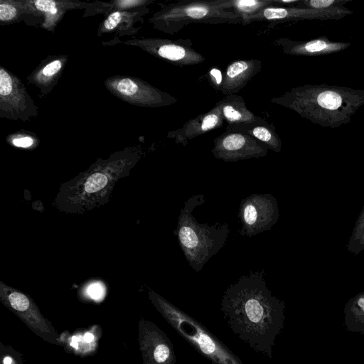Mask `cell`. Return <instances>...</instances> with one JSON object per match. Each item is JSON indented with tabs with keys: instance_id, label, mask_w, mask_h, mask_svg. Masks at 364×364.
Wrapping results in <instances>:
<instances>
[{
	"instance_id": "obj_17",
	"label": "cell",
	"mask_w": 364,
	"mask_h": 364,
	"mask_svg": "<svg viewBox=\"0 0 364 364\" xmlns=\"http://www.w3.org/2000/svg\"><path fill=\"white\" fill-rule=\"evenodd\" d=\"M261 68L262 62L257 59L231 62L224 73L221 92L225 95L239 92L261 70Z\"/></svg>"
},
{
	"instance_id": "obj_1",
	"label": "cell",
	"mask_w": 364,
	"mask_h": 364,
	"mask_svg": "<svg viewBox=\"0 0 364 364\" xmlns=\"http://www.w3.org/2000/svg\"><path fill=\"white\" fill-rule=\"evenodd\" d=\"M284 303L268 289L264 269L241 276L224 291L220 310L230 331L271 359L283 327Z\"/></svg>"
},
{
	"instance_id": "obj_29",
	"label": "cell",
	"mask_w": 364,
	"mask_h": 364,
	"mask_svg": "<svg viewBox=\"0 0 364 364\" xmlns=\"http://www.w3.org/2000/svg\"><path fill=\"white\" fill-rule=\"evenodd\" d=\"M87 291L91 298L100 299L104 296L105 287L101 283L95 282L88 287Z\"/></svg>"
},
{
	"instance_id": "obj_20",
	"label": "cell",
	"mask_w": 364,
	"mask_h": 364,
	"mask_svg": "<svg viewBox=\"0 0 364 364\" xmlns=\"http://www.w3.org/2000/svg\"><path fill=\"white\" fill-rule=\"evenodd\" d=\"M153 0H112L110 1H94L90 3L85 9L83 17L96 14H109L116 11L130 10L143 6H148Z\"/></svg>"
},
{
	"instance_id": "obj_33",
	"label": "cell",
	"mask_w": 364,
	"mask_h": 364,
	"mask_svg": "<svg viewBox=\"0 0 364 364\" xmlns=\"http://www.w3.org/2000/svg\"><path fill=\"white\" fill-rule=\"evenodd\" d=\"M71 346L76 348L77 346V344L76 341H74V340H73V341H72V343H71Z\"/></svg>"
},
{
	"instance_id": "obj_16",
	"label": "cell",
	"mask_w": 364,
	"mask_h": 364,
	"mask_svg": "<svg viewBox=\"0 0 364 364\" xmlns=\"http://www.w3.org/2000/svg\"><path fill=\"white\" fill-rule=\"evenodd\" d=\"M33 18L41 17L42 28L53 31L70 10L86 9L90 3L69 0H26Z\"/></svg>"
},
{
	"instance_id": "obj_31",
	"label": "cell",
	"mask_w": 364,
	"mask_h": 364,
	"mask_svg": "<svg viewBox=\"0 0 364 364\" xmlns=\"http://www.w3.org/2000/svg\"><path fill=\"white\" fill-rule=\"evenodd\" d=\"M94 338V336L92 333H87L85 335V340L87 341V342H91L92 341Z\"/></svg>"
},
{
	"instance_id": "obj_25",
	"label": "cell",
	"mask_w": 364,
	"mask_h": 364,
	"mask_svg": "<svg viewBox=\"0 0 364 364\" xmlns=\"http://www.w3.org/2000/svg\"><path fill=\"white\" fill-rule=\"evenodd\" d=\"M8 141L16 147L28 149L35 146L38 140L34 133L21 130L15 132L7 136Z\"/></svg>"
},
{
	"instance_id": "obj_28",
	"label": "cell",
	"mask_w": 364,
	"mask_h": 364,
	"mask_svg": "<svg viewBox=\"0 0 364 364\" xmlns=\"http://www.w3.org/2000/svg\"><path fill=\"white\" fill-rule=\"evenodd\" d=\"M207 75L208 80L214 89L221 92L224 79V74L222 71L218 68L212 67Z\"/></svg>"
},
{
	"instance_id": "obj_18",
	"label": "cell",
	"mask_w": 364,
	"mask_h": 364,
	"mask_svg": "<svg viewBox=\"0 0 364 364\" xmlns=\"http://www.w3.org/2000/svg\"><path fill=\"white\" fill-rule=\"evenodd\" d=\"M216 104L220 109L227 128L266 121L251 112L247 107L244 98L236 94L225 95Z\"/></svg>"
},
{
	"instance_id": "obj_5",
	"label": "cell",
	"mask_w": 364,
	"mask_h": 364,
	"mask_svg": "<svg viewBox=\"0 0 364 364\" xmlns=\"http://www.w3.org/2000/svg\"><path fill=\"white\" fill-rule=\"evenodd\" d=\"M149 23L155 30L173 35L193 23L242 24L243 20L231 11L218 8L213 0L181 1L161 6Z\"/></svg>"
},
{
	"instance_id": "obj_32",
	"label": "cell",
	"mask_w": 364,
	"mask_h": 364,
	"mask_svg": "<svg viewBox=\"0 0 364 364\" xmlns=\"http://www.w3.org/2000/svg\"><path fill=\"white\" fill-rule=\"evenodd\" d=\"M12 362V360L9 357H6L4 359V364H11Z\"/></svg>"
},
{
	"instance_id": "obj_21",
	"label": "cell",
	"mask_w": 364,
	"mask_h": 364,
	"mask_svg": "<svg viewBox=\"0 0 364 364\" xmlns=\"http://www.w3.org/2000/svg\"><path fill=\"white\" fill-rule=\"evenodd\" d=\"M219 9L231 11L242 18L244 21L263 9L273 5V0H213Z\"/></svg>"
},
{
	"instance_id": "obj_4",
	"label": "cell",
	"mask_w": 364,
	"mask_h": 364,
	"mask_svg": "<svg viewBox=\"0 0 364 364\" xmlns=\"http://www.w3.org/2000/svg\"><path fill=\"white\" fill-rule=\"evenodd\" d=\"M150 299L176 332L212 364H244L203 324L173 304L151 291Z\"/></svg>"
},
{
	"instance_id": "obj_9",
	"label": "cell",
	"mask_w": 364,
	"mask_h": 364,
	"mask_svg": "<svg viewBox=\"0 0 364 364\" xmlns=\"http://www.w3.org/2000/svg\"><path fill=\"white\" fill-rule=\"evenodd\" d=\"M138 47L145 52L175 65L186 66L203 63L205 58L192 48L189 39H164L159 38H131L122 42Z\"/></svg>"
},
{
	"instance_id": "obj_30",
	"label": "cell",
	"mask_w": 364,
	"mask_h": 364,
	"mask_svg": "<svg viewBox=\"0 0 364 364\" xmlns=\"http://www.w3.org/2000/svg\"><path fill=\"white\" fill-rule=\"evenodd\" d=\"M356 305L364 311V293L358 295L355 299Z\"/></svg>"
},
{
	"instance_id": "obj_6",
	"label": "cell",
	"mask_w": 364,
	"mask_h": 364,
	"mask_svg": "<svg viewBox=\"0 0 364 364\" xmlns=\"http://www.w3.org/2000/svg\"><path fill=\"white\" fill-rule=\"evenodd\" d=\"M104 85L117 98L138 107L156 108L177 102L175 97L136 77L114 75L107 78Z\"/></svg>"
},
{
	"instance_id": "obj_2",
	"label": "cell",
	"mask_w": 364,
	"mask_h": 364,
	"mask_svg": "<svg viewBox=\"0 0 364 364\" xmlns=\"http://www.w3.org/2000/svg\"><path fill=\"white\" fill-rule=\"evenodd\" d=\"M271 102L290 109L323 127L349 123L364 105V90L328 84H307L291 88Z\"/></svg>"
},
{
	"instance_id": "obj_22",
	"label": "cell",
	"mask_w": 364,
	"mask_h": 364,
	"mask_svg": "<svg viewBox=\"0 0 364 364\" xmlns=\"http://www.w3.org/2000/svg\"><path fill=\"white\" fill-rule=\"evenodd\" d=\"M29 18L31 22V13L26 0H1L0 22L1 25H9L25 21Z\"/></svg>"
},
{
	"instance_id": "obj_15",
	"label": "cell",
	"mask_w": 364,
	"mask_h": 364,
	"mask_svg": "<svg viewBox=\"0 0 364 364\" xmlns=\"http://www.w3.org/2000/svg\"><path fill=\"white\" fill-rule=\"evenodd\" d=\"M66 55H53L44 58L27 76L28 82L40 91L39 97L48 95L58 82L68 63Z\"/></svg>"
},
{
	"instance_id": "obj_19",
	"label": "cell",
	"mask_w": 364,
	"mask_h": 364,
	"mask_svg": "<svg viewBox=\"0 0 364 364\" xmlns=\"http://www.w3.org/2000/svg\"><path fill=\"white\" fill-rule=\"evenodd\" d=\"M226 130L237 131L248 134L260 142L264 144L269 149L279 153L282 151V141L275 131V127L267 121L245 125L234 126Z\"/></svg>"
},
{
	"instance_id": "obj_14",
	"label": "cell",
	"mask_w": 364,
	"mask_h": 364,
	"mask_svg": "<svg viewBox=\"0 0 364 364\" xmlns=\"http://www.w3.org/2000/svg\"><path fill=\"white\" fill-rule=\"evenodd\" d=\"M150 9L148 6L130 10L116 11L108 14L98 27L97 36L114 33L122 37L136 34L141 27H136L139 23L144 22V16Z\"/></svg>"
},
{
	"instance_id": "obj_7",
	"label": "cell",
	"mask_w": 364,
	"mask_h": 364,
	"mask_svg": "<svg viewBox=\"0 0 364 364\" xmlns=\"http://www.w3.org/2000/svg\"><path fill=\"white\" fill-rule=\"evenodd\" d=\"M38 114V109L20 78L0 66V117L28 121Z\"/></svg>"
},
{
	"instance_id": "obj_8",
	"label": "cell",
	"mask_w": 364,
	"mask_h": 364,
	"mask_svg": "<svg viewBox=\"0 0 364 364\" xmlns=\"http://www.w3.org/2000/svg\"><path fill=\"white\" fill-rule=\"evenodd\" d=\"M279 217L277 199L271 194H252L240 204L238 218L242 236L251 237L269 230Z\"/></svg>"
},
{
	"instance_id": "obj_23",
	"label": "cell",
	"mask_w": 364,
	"mask_h": 364,
	"mask_svg": "<svg viewBox=\"0 0 364 364\" xmlns=\"http://www.w3.org/2000/svg\"><path fill=\"white\" fill-rule=\"evenodd\" d=\"M346 247L354 255L364 250V206L355 223Z\"/></svg>"
},
{
	"instance_id": "obj_24",
	"label": "cell",
	"mask_w": 364,
	"mask_h": 364,
	"mask_svg": "<svg viewBox=\"0 0 364 364\" xmlns=\"http://www.w3.org/2000/svg\"><path fill=\"white\" fill-rule=\"evenodd\" d=\"M109 175L106 171H97L91 173L84 184V190L87 193H95L104 189L108 184Z\"/></svg>"
},
{
	"instance_id": "obj_27",
	"label": "cell",
	"mask_w": 364,
	"mask_h": 364,
	"mask_svg": "<svg viewBox=\"0 0 364 364\" xmlns=\"http://www.w3.org/2000/svg\"><path fill=\"white\" fill-rule=\"evenodd\" d=\"M7 299L12 309L18 311H26L30 306L28 298L18 291L11 289L8 294Z\"/></svg>"
},
{
	"instance_id": "obj_10",
	"label": "cell",
	"mask_w": 364,
	"mask_h": 364,
	"mask_svg": "<svg viewBox=\"0 0 364 364\" xmlns=\"http://www.w3.org/2000/svg\"><path fill=\"white\" fill-rule=\"evenodd\" d=\"M269 148L248 134L226 130L213 140L211 153L225 162L265 156Z\"/></svg>"
},
{
	"instance_id": "obj_11",
	"label": "cell",
	"mask_w": 364,
	"mask_h": 364,
	"mask_svg": "<svg viewBox=\"0 0 364 364\" xmlns=\"http://www.w3.org/2000/svg\"><path fill=\"white\" fill-rule=\"evenodd\" d=\"M353 14L348 8L335 7L328 9H302L296 6H267L243 21V25L253 21H299L304 20H340Z\"/></svg>"
},
{
	"instance_id": "obj_13",
	"label": "cell",
	"mask_w": 364,
	"mask_h": 364,
	"mask_svg": "<svg viewBox=\"0 0 364 364\" xmlns=\"http://www.w3.org/2000/svg\"><path fill=\"white\" fill-rule=\"evenodd\" d=\"M224 124L220 109L215 104L208 112L188 121L181 127L169 132L167 137L174 139L176 144L186 146L190 140L220 128Z\"/></svg>"
},
{
	"instance_id": "obj_26",
	"label": "cell",
	"mask_w": 364,
	"mask_h": 364,
	"mask_svg": "<svg viewBox=\"0 0 364 364\" xmlns=\"http://www.w3.org/2000/svg\"><path fill=\"white\" fill-rule=\"evenodd\" d=\"M352 0H300L296 7L311 9H328L343 7Z\"/></svg>"
},
{
	"instance_id": "obj_12",
	"label": "cell",
	"mask_w": 364,
	"mask_h": 364,
	"mask_svg": "<svg viewBox=\"0 0 364 364\" xmlns=\"http://www.w3.org/2000/svg\"><path fill=\"white\" fill-rule=\"evenodd\" d=\"M284 54L318 57L339 53L348 48L351 44L348 42L333 41L326 36H322L309 41H294L288 38L275 40Z\"/></svg>"
},
{
	"instance_id": "obj_3",
	"label": "cell",
	"mask_w": 364,
	"mask_h": 364,
	"mask_svg": "<svg viewBox=\"0 0 364 364\" xmlns=\"http://www.w3.org/2000/svg\"><path fill=\"white\" fill-rule=\"evenodd\" d=\"M205 203L203 194L194 195L183 203L174 234L192 269L198 272L224 247L230 232L228 223H199L193 210Z\"/></svg>"
}]
</instances>
